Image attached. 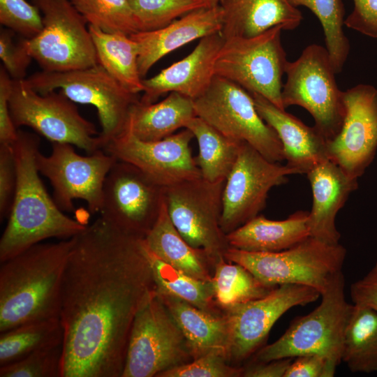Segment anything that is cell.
<instances>
[{"label": "cell", "instance_id": "cell-1", "mask_svg": "<svg viewBox=\"0 0 377 377\" xmlns=\"http://www.w3.org/2000/svg\"><path fill=\"white\" fill-rule=\"evenodd\" d=\"M156 291L145 237L101 216L73 237L61 283V377H121L135 316Z\"/></svg>", "mask_w": 377, "mask_h": 377}, {"label": "cell", "instance_id": "cell-2", "mask_svg": "<svg viewBox=\"0 0 377 377\" xmlns=\"http://www.w3.org/2000/svg\"><path fill=\"white\" fill-rule=\"evenodd\" d=\"M73 237L38 243L1 263L0 332L59 318L65 266Z\"/></svg>", "mask_w": 377, "mask_h": 377}, {"label": "cell", "instance_id": "cell-3", "mask_svg": "<svg viewBox=\"0 0 377 377\" xmlns=\"http://www.w3.org/2000/svg\"><path fill=\"white\" fill-rule=\"evenodd\" d=\"M17 186L6 228L0 239V262H3L41 241L69 239L87 226L64 214L44 186L36 165L40 139L17 130L12 143Z\"/></svg>", "mask_w": 377, "mask_h": 377}, {"label": "cell", "instance_id": "cell-4", "mask_svg": "<svg viewBox=\"0 0 377 377\" xmlns=\"http://www.w3.org/2000/svg\"><path fill=\"white\" fill-rule=\"evenodd\" d=\"M344 287L341 271L321 293L320 304L309 313L295 318L281 337L254 354L253 361L319 354L339 365L342 362L346 327L353 308V304L346 300Z\"/></svg>", "mask_w": 377, "mask_h": 377}, {"label": "cell", "instance_id": "cell-5", "mask_svg": "<svg viewBox=\"0 0 377 377\" xmlns=\"http://www.w3.org/2000/svg\"><path fill=\"white\" fill-rule=\"evenodd\" d=\"M346 249L309 237L297 245L277 252H252L229 247L224 258L239 264L263 283L310 286L321 293L341 272Z\"/></svg>", "mask_w": 377, "mask_h": 377}, {"label": "cell", "instance_id": "cell-6", "mask_svg": "<svg viewBox=\"0 0 377 377\" xmlns=\"http://www.w3.org/2000/svg\"><path fill=\"white\" fill-rule=\"evenodd\" d=\"M281 99L284 109L298 105L313 118L314 127L327 142L339 133L346 114L343 91L326 47L311 44L294 61H288Z\"/></svg>", "mask_w": 377, "mask_h": 377}, {"label": "cell", "instance_id": "cell-7", "mask_svg": "<svg viewBox=\"0 0 377 377\" xmlns=\"http://www.w3.org/2000/svg\"><path fill=\"white\" fill-rule=\"evenodd\" d=\"M24 81L38 93L60 90L75 103L95 107L104 148L124 133L130 110L140 100L138 94L124 88L98 64L66 72L41 71Z\"/></svg>", "mask_w": 377, "mask_h": 377}, {"label": "cell", "instance_id": "cell-8", "mask_svg": "<svg viewBox=\"0 0 377 377\" xmlns=\"http://www.w3.org/2000/svg\"><path fill=\"white\" fill-rule=\"evenodd\" d=\"M281 26L252 37L224 38L215 63L216 75L284 109L282 76L288 60L281 43Z\"/></svg>", "mask_w": 377, "mask_h": 377}, {"label": "cell", "instance_id": "cell-9", "mask_svg": "<svg viewBox=\"0 0 377 377\" xmlns=\"http://www.w3.org/2000/svg\"><path fill=\"white\" fill-rule=\"evenodd\" d=\"M196 116L225 136L250 145L267 160H284L281 142L259 114L251 93L215 75L209 88L193 100Z\"/></svg>", "mask_w": 377, "mask_h": 377}, {"label": "cell", "instance_id": "cell-10", "mask_svg": "<svg viewBox=\"0 0 377 377\" xmlns=\"http://www.w3.org/2000/svg\"><path fill=\"white\" fill-rule=\"evenodd\" d=\"M193 358L187 341L155 291L133 319L121 377H152Z\"/></svg>", "mask_w": 377, "mask_h": 377}, {"label": "cell", "instance_id": "cell-11", "mask_svg": "<svg viewBox=\"0 0 377 377\" xmlns=\"http://www.w3.org/2000/svg\"><path fill=\"white\" fill-rule=\"evenodd\" d=\"M9 109L15 127L26 126L52 142L75 145L88 154L104 148L95 125L60 90L40 94L13 80Z\"/></svg>", "mask_w": 377, "mask_h": 377}, {"label": "cell", "instance_id": "cell-12", "mask_svg": "<svg viewBox=\"0 0 377 377\" xmlns=\"http://www.w3.org/2000/svg\"><path fill=\"white\" fill-rule=\"evenodd\" d=\"M40 11L43 27L25 46L42 71L66 72L98 64L85 18L70 0H32Z\"/></svg>", "mask_w": 377, "mask_h": 377}, {"label": "cell", "instance_id": "cell-13", "mask_svg": "<svg viewBox=\"0 0 377 377\" xmlns=\"http://www.w3.org/2000/svg\"><path fill=\"white\" fill-rule=\"evenodd\" d=\"M225 182L199 177L163 188L168 213L176 229L190 246L204 251L215 265L230 247L221 227Z\"/></svg>", "mask_w": 377, "mask_h": 377}, {"label": "cell", "instance_id": "cell-14", "mask_svg": "<svg viewBox=\"0 0 377 377\" xmlns=\"http://www.w3.org/2000/svg\"><path fill=\"white\" fill-rule=\"evenodd\" d=\"M117 161L101 149L82 156L73 145L59 142H52L49 156L39 151L36 160L39 172L50 180L54 200L61 210L73 212V200L80 199L92 214L100 212L104 182Z\"/></svg>", "mask_w": 377, "mask_h": 377}, {"label": "cell", "instance_id": "cell-15", "mask_svg": "<svg viewBox=\"0 0 377 377\" xmlns=\"http://www.w3.org/2000/svg\"><path fill=\"white\" fill-rule=\"evenodd\" d=\"M295 174L287 165L272 162L242 142L223 191L221 227L225 234L258 216L265 207L269 191Z\"/></svg>", "mask_w": 377, "mask_h": 377}, {"label": "cell", "instance_id": "cell-16", "mask_svg": "<svg viewBox=\"0 0 377 377\" xmlns=\"http://www.w3.org/2000/svg\"><path fill=\"white\" fill-rule=\"evenodd\" d=\"M163 188L134 165L117 160L104 182L101 217L125 232L145 237L159 214Z\"/></svg>", "mask_w": 377, "mask_h": 377}, {"label": "cell", "instance_id": "cell-17", "mask_svg": "<svg viewBox=\"0 0 377 377\" xmlns=\"http://www.w3.org/2000/svg\"><path fill=\"white\" fill-rule=\"evenodd\" d=\"M320 296V292L310 286L283 284L261 298L226 308L230 332V360L242 362L254 355L282 315Z\"/></svg>", "mask_w": 377, "mask_h": 377}, {"label": "cell", "instance_id": "cell-18", "mask_svg": "<svg viewBox=\"0 0 377 377\" xmlns=\"http://www.w3.org/2000/svg\"><path fill=\"white\" fill-rule=\"evenodd\" d=\"M346 114L337 135L327 143L329 160L358 179L377 152V89L360 84L343 91Z\"/></svg>", "mask_w": 377, "mask_h": 377}, {"label": "cell", "instance_id": "cell-19", "mask_svg": "<svg viewBox=\"0 0 377 377\" xmlns=\"http://www.w3.org/2000/svg\"><path fill=\"white\" fill-rule=\"evenodd\" d=\"M188 128L156 141H143L124 131L104 148L117 160L134 165L162 187L202 177L193 157Z\"/></svg>", "mask_w": 377, "mask_h": 377}, {"label": "cell", "instance_id": "cell-20", "mask_svg": "<svg viewBox=\"0 0 377 377\" xmlns=\"http://www.w3.org/2000/svg\"><path fill=\"white\" fill-rule=\"evenodd\" d=\"M224 38L217 32L202 38L186 57L163 69L156 75L143 79V103H155L166 93L177 92L193 101L202 95L215 77V63Z\"/></svg>", "mask_w": 377, "mask_h": 377}, {"label": "cell", "instance_id": "cell-21", "mask_svg": "<svg viewBox=\"0 0 377 377\" xmlns=\"http://www.w3.org/2000/svg\"><path fill=\"white\" fill-rule=\"evenodd\" d=\"M223 10L219 4L192 11L154 31L130 35L138 50V69L142 79L164 56L195 40L221 31Z\"/></svg>", "mask_w": 377, "mask_h": 377}, {"label": "cell", "instance_id": "cell-22", "mask_svg": "<svg viewBox=\"0 0 377 377\" xmlns=\"http://www.w3.org/2000/svg\"><path fill=\"white\" fill-rule=\"evenodd\" d=\"M312 191L309 212L310 236L330 244H339L336 216L349 195L358 188V179L349 177L336 163L326 160L306 174Z\"/></svg>", "mask_w": 377, "mask_h": 377}, {"label": "cell", "instance_id": "cell-23", "mask_svg": "<svg viewBox=\"0 0 377 377\" xmlns=\"http://www.w3.org/2000/svg\"><path fill=\"white\" fill-rule=\"evenodd\" d=\"M263 119L277 134L283 149L284 160L297 174H306L328 160L327 140L314 127L304 124L258 94H251Z\"/></svg>", "mask_w": 377, "mask_h": 377}, {"label": "cell", "instance_id": "cell-24", "mask_svg": "<svg viewBox=\"0 0 377 377\" xmlns=\"http://www.w3.org/2000/svg\"><path fill=\"white\" fill-rule=\"evenodd\" d=\"M223 10L221 34L230 37H252L281 26L291 31L303 16L289 0H221Z\"/></svg>", "mask_w": 377, "mask_h": 377}, {"label": "cell", "instance_id": "cell-25", "mask_svg": "<svg viewBox=\"0 0 377 377\" xmlns=\"http://www.w3.org/2000/svg\"><path fill=\"white\" fill-rule=\"evenodd\" d=\"M309 237V212L304 210L279 221L258 215L226 235L230 247L252 252L283 251Z\"/></svg>", "mask_w": 377, "mask_h": 377}, {"label": "cell", "instance_id": "cell-26", "mask_svg": "<svg viewBox=\"0 0 377 377\" xmlns=\"http://www.w3.org/2000/svg\"><path fill=\"white\" fill-rule=\"evenodd\" d=\"M158 295L184 335L193 359L215 350L229 355L230 332L225 314L215 315L178 297Z\"/></svg>", "mask_w": 377, "mask_h": 377}, {"label": "cell", "instance_id": "cell-27", "mask_svg": "<svg viewBox=\"0 0 377 377\" xmlns=\"http://www.w3.org/2000/svg\"><path fill=\"white\" fill-rule=\"evenodd\" d=\"M195 116L191 98L170 92L158 103L136 102L130 110L124 131L140 140H160L185 128Z\"/></svg>", "mask_w": 377, "mask_h": 377}, {"label": "cell", "instance_id": "cell-28", "mask_svg": "<svg viewBox=\"0 0 377 377\" xmlns=\"http://www.w3.org/2000/svg\"><path fill=\"white\" fill-rule=\"evenodd\" d=\"M145 240L149 250L161 260L193 278L212 280L207 265L213 261L204 251L190 246L179 234L170 219L165 199Z\"/></svg>", "mask_w": 377, "mask_h": 377}, {"label": "cell", "instance_id": "cell-29", "mask_svg": "<svg viewBox=\"0 0 377 377\" xmlns=\"http://www.w3.org/2000/svg\"><path fill=\"white\" fill-rule=\"evenodd\" d=\"M98 64L124 88L134 94L144 91L138 69V50L130 36L105 32L89 24Z\"/></svg>", "mask_w": 377, "mask_h": 377}, {"label": "cell", "instance_id": "cell-30", "mask_svg": "<svg viewBox=\"0 0 377 377\" xmlns=\"http://www.w3.org/2000/svg\"><path fill=\"white\" fill-rule=\"evenodd\" d=\"M196 139L199 152L195 158L203 179L226 180L238 156L242 142L228 138L195 116L186 126Z\"/></svg>", "mask_w": 377, "mask_h": 377}, {"label": "cell", "instance_id": "cell-31", "mask_svg": "<svg viewBox=\"0 0 377 377\" xmlns=\"http://www.w3.org/2000/svg\"><path fill=\"white\" fill-rule=\"evenodd\" d=\"M342 362L353 373L377 371V313L353 304L346 327Z\"/></svg>", "mask_w": 377, "mask_h": 377}, {"label": "cell", "instance_id": "cell-32", "mask_svg": "<svg viewBox=\"0 0 377 377\" xmlns=\"http://www.w3.org/2000/svg\"><path fill=\"white\" fill-rule=\"evenodd\" d=\"M64 328L60 318L27 323L0 336V366L14 362L43 348L63 343Z\"/></svg>", "mask_w": 377, "mask_h": 377}, {"label": "cell", "instance_id": "cell-33", "mask_svg": "<svg viewBox=\"0 0 377 377\" xmlns=\"http://www.w3.org/2000/svg\"><path fill=\"white\" fill-rule=\"evenodd\" d=\"M148 256L158 293L178 297L200 309L211 311L215 300L212 280L189 276L161 260L149 248Z\"/></svg>", "mask_w": 377, "mask_h": 377}, {"label": "cell", "instance_id": "cell-34", "mask_svg": "<svg viewBox=\"0 0 377 377\" xmlns=\"http://www.w3.org/2000/svg\"><path fill=\"white\" fill-rule=\"evenodd\" d=\"M233 263L219 260L212 278L214 299L225 309L261 298L275 288L263 283L242 265Z\"/></svg>", "mask_w": 377, "mask_h": 377}, {"label": "cell", "instance_id": "cell-35", "mask_svg": "<svg viewBox=\"0 0 377 377\" xmlns=\"http://www.w3.org/2000/svg\"><path fill=\"white\" fill-rule=\"evenodd\" d=\"M295 7L309 9L320 21L325 47L336 73L341 71L350 52V43L343 32L344 7L342 0H289Z\"/></svg>", "mask_w": 377, "mask_h": 377}, {"label": "cell", "instance_id": "cell-36", "mask_svg": "<svg viewBox=\"0 0 377 377\" xmlns=\"http://www.w3.org/2000/svg\"><path fill=\"white\" fill-rule=\"evenodd\" d=\"M88 24L128 36L139 31L128 0H70Z\"/></svg>", "mask_w": 377, "mask_h": 377}, {"label": "cell", "instance_id": "cell-37", "mask_svg": "<svg viewBox=\"0 0 377 377\" xmlns=\"http://www.w3.org/2000/svg\"><path fill=\"white\" fill-rule=\"evenodd\" d=\"M139 31L161 29L198 9L209 7L203 0H128Z\"/></svg>", "mask_w": 377, "mask_h": 377}, {"label": "cell", "instance_id": "cell-38", "mask_svg": "<svg viewBox=\"0 0 377 377\" xmlns=\"http://www.w3.org/2000/svg\"><path fill=\"white\" fill-rule=\"evenodd\" d=\"M63 343L31 353L0 367L1 377H61Z\"/></svg>", "mask_w": 377, "mask_h": 377}, {"label": "cell", "instance_id": "cell-39", "mask_svg": "<svg viewBox=\"0 0 377 377\" xmlns=\"http://www.w3.org/2000/svg\"><path fill=\"white\" fill-rule=\"evenodd\" d=\"M228 354L223 350H212L192 362L163 371L157 377H235L242 376L243 369L228 364Z\"/></svg>", "mask_w": 377, "mask_h": 377}, {"label": "cell", "instance_id": "cell-40", "mask_svg": "<svg viewBox=\"0 0 377 377\" xmlns=\"http://www.w3.org/2000/svg\"><path fill=\"white\" fill-rule=\"evenodd\" d=\"M0 23L26 39L37 36L43 27L40 11L26 0H0Z\"/></svg>", "mask_w": 377, "mask_h": 377}, {"label": "cell", "instance_id": "cell-41", "mask_svg": "<svg viewBox=\"0 0 377 377\" xmlns=\"http://www.w3.org/2000/svg\"><path fill=\"white\" fill-rule=\"evenodd\" d=\"M15 34L12 30L1 28L0 30V58L2 66L14 80L27 78V71L33 59L29 53L24 38L14 40Z\"/></svg>", "mask_w": 377, "mask_h": 377}, {"label": "cell", "instance_id": "cell-42", "mask_svg": "<svg viewBox=\"0 0 377 377\" xmlns=\"http://www.w3.org/2000/svg\"><path fill=\"white\" fill-rule=\"evenodd\" d=\"M17 186V168L12 144H0V218H8Z\"/></svg>", "mask_w": 377, "mask_h": 377}, {"label": "cell", "instance_id": "cell-43", "mask_svg": "<svg viewBox=\"0 0 377 377\" xmlns=\"http://www.w3.org/2000/svg\"><path fill=\"white\" fill-rule=\"evenodd\" d=\"M284 377H332L338 366L334 361L319 354H306L295 357Z\"/></svg>", "mask_w": 377, "mask_h": 377}, {"label": "cell", "instance_id": "cell-44", "mask_svg": "<svg viewBox=\"0 0 377 377\" xmlns=\"http://www.w3.org/2000/svg\"><path fill=\"white\" fill-rule=\"evenodd\" d=\"M352 12L345 19L348 28L377 38V0H353Z\"/></svg>", "mask_w": 377, "mask_h": 377}, {"label": "cell", "instance_id": "cell-45", "mask_svg": "<svg viewBox=\"0 0 377 377\" xmlns=\"http://www.w3.org/2000/svg\"><path fill=\"white\" fill-rule=\"evenodd\" d=\"M13 79L4 67L0 68V144H12L17 138V128L11 117L9 99Z\"/></svg>", "mask_w": 377, "mask_h": 377}, {"label": "cell", "instance_id": "cell-46", "mask_svg": "<svg viewBox=\"0 0 377 377\" xmlns=\"http://www.w3.org/2000/svg\"><path fill=\"white\" fill-rule=\"evenodd\" d=\"M350 295L353 304L377 313V262L366 275L350 285Z\"/></svg>", "mask_w": 377, "mask_h": 377}, {"label": "cell", "instance_id": "cell-47", "mask_svg": "<svg viewBox=\"0 0 377 377\" xmlns=\"http://www.w3.org/2000/svg\"><path fill=\"white\" fill-rule=\"evenodd\" d=\"M293 358H282L269 362H256L243 369L245 377H284Z\"/></svg>", "mask_w": 377, "mask_h": 377}, {"label": "cell", "instance_id": "cell-48", "mask_svg": "<svg viewBox=\"0 0 377 377\" xmlns=\"http://www.w3.org/2000/svg\"><path fill=\"white\" fill-rule=\"evenodd\" d=\"M209 6H215L219 4L221 0H203Z\"/></svg>", "mask_w": 377, "mask_h": 377}]
</instances>
